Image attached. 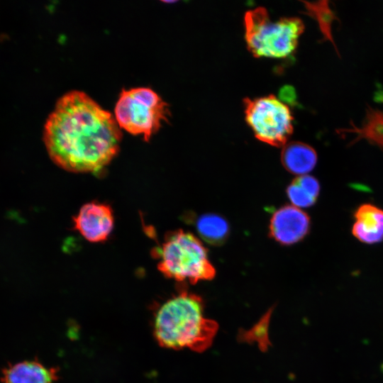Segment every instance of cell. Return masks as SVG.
I'll return each instance as SVG.
<instances>
[{"label":"cell","instance_id":"cell-9","mask_svg":"<svg viewBox=\"0 0 383 383\" xmlns=\"http://www.w3.org/2000/svg\"><path fill=\"white\" fill-rule=\"evenodd\" d=\"M355 222L352 228L353 236L366 244L383 241V210L366 203L359 206L354 213Z\"/></svg>","mask_w":383,"mask_h":383},{"label":"cell","instance_id":"cell-11","mask_svg":"<svg viewBox=\"0 0 383 383\" xmlns=\"http://www.w3.org/2000/svg\"><path fill=\"white\" fill-rule=\"evenodd\" d=\"M340 135H352L351 144L366 140L383 150V111L368 107L360 126L351 123V128L338 130Z\"/></svg>","mask_w":383,"mask_h":383},{"label":"cell","instance_id":"cell-12","mask_svg":"<svg viewBox=\"0 0 383 383\" xmlns=\"http://www.w3.org/2000/svg\"><path fill=\"white\" fill-rule=\"evenodd\" d=\"M317 154L309 145L293 141L287 143L282 151L281 161L284 168L296 175H305L317 162Z\"/></svg>","mask_w":383,"mask_h":383},{"label":"cell","instance_id":"cell-10","mask_svg":"<svg viewBox=\"0 0 383 383\" xmlns=\"http://www.w3.org/2000/svg\"><path fill=\"white\" fill-rule=\"evenodd\" d=\"M57 379L56 370L37 360L9 364L3 369L1 378L2 383H55Z\"/></svg>","mask_w":383,"mask_h":383},{"label":"cell","instance_id":"cell-3","mask_svg":"<svg viewBox=\"0 0 383 383\" xmlns=\"http://www.w3.org/2000/svg\"><path fill=\"white\" fill-rule=\"evenodd\" d=\"M244 28L247 48L254 57L285 58L296 50L304 24L296 17L274 21L260 6L245 12Z\"/></svg>","mask_w":383,"mask_h":383},{"label":"cell","instance_id":"cell-8","mask_svg":"<svg viewBox=\"0 0 383 383\" xmlns=\"http://www.w3.org/2000/svg\"><path fill=\"white\" fill-rule=\"evenodd\" d=\"M310 223V218L306 212L293 205H286L272 215L270 235L280 244H294L308 234Z\"/></svg>","mask_w":383,"mask_h":383},{"label":"cell","instance_id":"cell-4","mask_svg":"<svg viewBox=\"0 0 383 383\" xmlns=\"http://www.w3.org/2000/svg\"><path fill=\"white\" fill-rule=\"evenodd\" d=\"M157 252V268L167 278L196 284L216 275L207 249L191 233L177 230L168 233Z\"/></svg>","mask_w":383,"mask_h":383},{"label":"cell","instance_id":"cell-5","mask_svg":"<svg viewBox=\"0 0 383 383\" xmlns=\"http://www.w3.org/2000/svg\"><path fill=\"white\" fill-rule=\"evenodd\" d=\"M167 106L150 88L123 89L115 107L116 120L119 127L131 134H143L148 141L162 123L167 121Z\"/></svg>","mask_w":383,"mask_h":383},{"label":"cell","instance_id":"cell-15","mask_svg":"<svg viewBox=\"0 0 383 383\" xmlns=\"http://www.w3.org/2000/svg\"><path fill=\"white\" fill-rule=\"evenodd\" d=\"M304 4V13L314 18L317 22L320 30L323 35V40L330 41L337 50L332 35V25L338 18L334 11L329 6L328 1H319L316 2H309L303 1Z\"/></svg>","mask_w":383,"mask_h":383},{"label":"cell","instance_id":"cell-6","mask_svg":"<svg viewBox=\"0 0 383 383\" xmlns=\"http://www.w3.org/2000/svg\"><path fill=\"white\" fill-rule=\"evenodd\" d=\"M245 121L255 137L275 147L284 146L293 133V116L287 105L274 95L243 100Z\"/></svg>","mask_w":383,"mask_h":383},{"label":"cell","instance_id":"cell-7","mask_svg":"<svg viewBox=\"0 0 383 383\" xmlns=\"http://www.w3.org/2000/svg\"><path fill=\"white\" fill-rule=\"evenodd\" d=\"M73 221L75 229L91 243L106 240L114 223L110 206L96 201L84 204Z\"/></svg>","mask_w":383,"mask_h":383},{"label":"cell","instance_id":"cell-1","mask_svg":"<svg viewBox=\"0 0 383 383\" xmlns=\"http://www.w3.org/2000/svg\"><path fill=\"white\" fill-rule=\"evenodd\" d=\"M121 133L116 120L79 91L57 101L44 126L43 141L53 162L72 172H95L119 150Z\"/></svg>","mask_w":383,"mask_h":383},{"label":"cell","instance_id":"cell-13","mask_svg":"<svg viewBox=\"0 0 383 383\" xmlns=\"http://www.w3.org/2000/svg\"><path fill=\"white\" fill-rule=\"evenodd\" d=\"M320 193L318 181L313 176L305 174L296 177L287 189L293 206L306 208L313 205Z\"/></svg>","mask_w":383,"mask_h":383},{"label":"cell","instance_id":"cell-14","mask_svg":"<svg viewBox=\"0 0 383 383\" xmlns=\"http://www.w3.org/2000/svg\"><path fill=\"white\" fill-rule=\"evenodd\" d=\"M196 228L200 237L213 245L223 243L229 234L228 222L214 213L201 216L196 221Z\"/></svg>","mask_w":383,"mask_h":383},{"label":"cell","instance_id":"cell-2","mask_svg":"<svg viewBox=\"0 0 383 383\" xmlns=\"http://www.w3.org/2000/svg\"><path fill=\"white\" fill-rule=\"evenodd\" d=\"M201 296L182 290L163 303L154 318V335L167 348L203 352L212 344L218 323L204 316Z\"/></svg>","mask_w":383,"mask_h":383}]
</instances>
